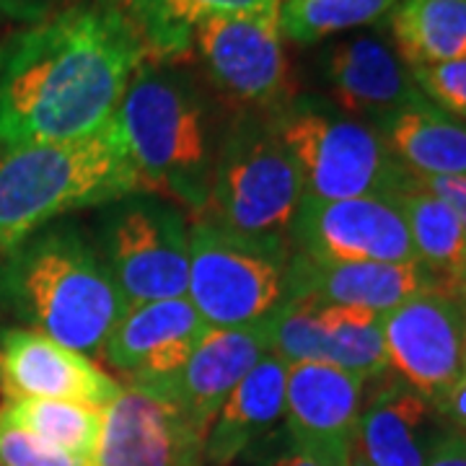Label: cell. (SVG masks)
Returning a JSON list of instances; mask_svg holds the SVG:
<instances>
[{
  "label": "cell",
  "instance_id": "cell-1",
  "mask_svg": "<svg viewBox=\"0 0 466 466\" xmlns=\"http://www.w3.org/2000/svg\"><path fill=\"white\" fill-rule=\"evenodd\" d=\"M146 52L116 0L52 11L0 45V150L101 133Z\"/></svg>",
  "mask_w": 466,
  "mask_h": 466
},
{
  "label": "cell",
  "instance_id": "cell-2",
  "mask_svg": "<svg viewBox=\"0 0 466 466\" xmlns=\"http://www.w3.org/2000/svg\"><path fill=\"white\" fill-rule=\"evenodd\" d=\"M0 311L76 352L101 355L127 303L94 238L57 220L0 251Z\"/></svg>",
  "mask_w": 466,
  "mask_h": 466
},
{
  "label": "cell",
  "instance_id": "cell-3",
  "mask_svg": "<svg viewBox=\"0 0 466 466\" xmlns=\"http://www.w3.org/2000/svg\"><path fill=\"white\" fill-rule=\"evenodd\" d=\"M116 130L130 153L140 192L208 213L213 182V127L208 104L168 63L143 60L116 106Z\"/></svg>",
  "mask_w": 466,
  "mask_h": 466
},
{
  "label": "cell",
  "instance_id": "cell-4",
  "mask_svg": "<svg viewBox=\"0 0 466 466\" xmlns=\"http://www.w3.org/2000/svg\"><path fill=\"white\" fill-rule=\"evenodd\" d=\"M133 192L140 179L115 122L78 143L0 150V251L73 210Z\"/></svg>",
  "mask_w": 466,
  "mask_h": 466
},
{
  "label": "cell",
  "instance_id": "cell-5",
  "mask_svg": "<svg viewBox=\"0 0 466 466\" xmlns=\"http://www.w3.org/2000/svg\"><path fill=\"white\" fill-rule=\"evenodd\" d=\"M267 119L293 156L306 198H397L412 187V171L389 153L376 127L324 96H293Z\"/></svg>",
  "mask_w": 466,
  "mask_h": 466
},
{
  "label": "cell",
  "instance_id": "cell-6",
  "mask_svg": "<svg viewBox=\"0 0 466 466\" xmlns=\"http://www.w3.org/2000/svg\"><path fill=\"white\" fill-rule=\"evenodd\" d=\"M290 254L288 238L247 236L210 216L195 218L187 299L210 329L265 321L288 296Z\"/></svg>",
  "mask_w": 466,
  "mask_h": 466
},
{
  "label": "cell",
  "instance_id": "cell-7",
  "mask_svg": "<svg viewBox=\"0 0 466 466\" xmlns=\"http://www.w3.org/2000/svg\"><path fill=\"white\" fill-rule=\"evenodd\" d=\"M300 200V171L267 115L241 112L218 143L205 216L247 236L288 238Z\"/></svg>",
  "mask_w": 466,
  "mask_h": 466
},
{
  "label": "cell",
  "instance_id": "cell-8",
  "mask_svg": "<svg viewBox=\"0 0 466 466\" xmlns=\"http://www.w3.org/2000/svg\"><path fill=\"white\" fill-rule=\"evenodd\" d=\"M91 238L127 309L187 296L189 223L174 202L150 192L106 202Z\"/></svg>",
  "mask_w": 466,
  "mask_h": 466
},
{
  "label": "cell",
  "instance_id": "cell-9",
  "mask_svg": "<svg viewBox=\"0 0 466 466\" xmlns=\"http://www.w3.org/2000/svg\"><path fill=\"white\" fill-rule=\"evenodd\" d=\"M192 50L210 84L249 112L272 115L296 96L278 24L249 16H210L195 26Z\"/></svg>",
  "mask_w": 466,
  "mask_h": 466
},
{
  "label": "cell",
  "instance_id": "cell-10",
  "mask_svg": "<svg viewBox=\"0 0 466 466\" xmlns=\"http://www.w3.org/2000/svg\"><path fill=\"white\" fill-rule=\"evenodd\" d=\"M290 249L317 262H417L407 220L394 198H348L299 205Z\"/></svg>",
  "mask_w": 466,
  "mask_h": 466
},
{
  "label": "cell",
  "instance_id": "cell-11",
  "mask_svg": "<svg viewBox=\"0 0 466 466\" xmlns=\"http://www.w3.org/2000/svg\"><path fill=\"white\" fill-rule=\"evenodd\" d=\"M389 370L435 401L464 376L466 306L441 290L422 293L383 314Z\"/></svg>",
  "mask_w": 466,
  "mask_h": 466
},
{
  "label": "cell",
  "instance_id": "cell-12",
  "mask_svg": "<svg viewBox=\"0 0 466 466\" xmlns=\"http://www.w3.org/2000/svg\"><path fill=\"white\" fill-rule=\"evenodd\" d=\"M269 352V319L231 327V329H208L198 350L161 381L133 386L171 404L179 415L208 435L220 407L233 394V389L247 379Z\"/></svg>",
  "mask_w": 466,
  "mask_h": 466
},
{
  "label": "cell",
  "instance_id": "cell-13",
  "mask_svg": "<svg viewBox=\"0 0 466 466\" xmlns=\"http://www.w3.org/2000/svg\"><path fill=\"white\" fill-rule=\"evenodd\" d=\"M122 389V383L84 352H76L26 327L0 329L3 401L63 400L106 410Z\"/></svg>",
  "mask_w": 466,
  "mask_h": 466
},
{
  "label": "cell",
  "instance_id": "cell-14",
  "mask_svg": "<svg viewBox=\"0 0 466 466\" xmlns=\"http://www.w3.org/2000/svg\"><path fill=\"white\" fill-rule=\"evenodd\" d=\"M205 441L171 404L127 386L104 410L96 466H205Z\"/></svg>",
  "mask_w": 466,
  "mask_h": 466
},
{
  "label": "cell",
  "instance_id": "cell-15",
  "mask_svg": "<svg viewBox=\"0 0 466 466\" xmlns=\"http://www.w3.org/2000/svg\"><path fill=\"white\" fill-rule=\"evenodd\" d=\"M208 329L187 296L150 300L130 306L119 317L101 348V358L116 373L127 376L130 386H146L182 368Z\"/></svg>",
  "mask_w": 466,
  "mask_h": 466
},
{
  "label": "cell",
  "instance_id": "cell-16",
  "mask_svg": "<svg viewBox=\"0 0 466 466\" xmlns=\"http://www.w3.org/2000/svg\"><path fill=\"white\" fill-rule=\"evenodd\" d=\"M319 78L327 99L345 115L373 125L376 119L425 101L410 67L376 34L339 39L319 55Z\"/></svg>",
  "mask_w": 466,
  "mask_h": 466
},
{
  "label": "cell",
  "instance_id": "cell-17",
  "mask_svg": "<svg viewBox=\"0 0 466 466\" xmlns=\"http://www.w3.org/2000/svg\"><path fill=\"white\" fill-rule=\"evenodd\" d=\"M433 290H441V283L420 262H317L293 251L285 299H314L327 306L363 309L383 317Z\"/></svg>",
  "mask_w": 466,
  "mask_h": 466
},
{
  "label": "cell",
  "instance_id": "cell-18",
  "mask_svg": "<svg viewBox=\"0 0 466 466\" xmlns=\"http://www.w3.org/2000/svg\"><path fill=\"white\" fill-rule=\"evenodd\" d=\"M366 379L332 363H299L285 381V441L296 449L350 453Z\"/></svg>",
  "mask_w": 466,
  "mask_h": 466
},
{
  "label": "cell",
  "instance_id": "cell-19",
  "mask_svg": "<svg viewBox=\"0 0 466 466\" xmlns=\"http://www.w3.org/2000/svg\"><path fill=\"white\" fill-rule=\"evenodd\" d=\"M449 433L433 401L401 379H386L363 401L352 456L363 466H425Z\"/></svg>",
  "mask_w": 466,
  "mask_h": 466
},
{
  "label": "cell",
  "instance_id": "cell-20",
  "mask_svg": "<svg viewBox=\"0 0 466 466\" xmlns=\"http://www.w3.org/2000/svg\"><path fill=\"white\" fill-rule=\"evenodd\" d=\"M288 366L267 352L220 407L205 441V464L231 466L283 428Z\"/></svg>",
  "mask_w": 466,
  "mask_h": 466
},
{
  "label": "cell",
  "instance_id": "cell-21",
  "mask_svg": "<svg viewBox=\"0 0 466 466\" xmlns=\"http://www.w3.org/2000/svg\"><path fill=\"white\" fill-rule=\"evenodd\" d=\"M146 60L174 63L192 52L195 26L210 16H249L278 24L280 0H116Z\"/></svg>",
  "mask_w": 466,
  "mask_h": 466
},
{
  "label": "cell",
  "instance_id": "cell-22",
  "mask_svg": "<svg viewBox=\"0 0 466 466\" xmlns=\"http://www.w3.org/2000/svg\"><path fill=\"white\" fill-rule=\"evenodd\" d=\"M389 153L417 177L466 174V122L443 115L431 101H417L376 119Z\"/></svg>",
  "mask_w": 466,
  "mask_h": 466
},
{
  "label": "cell",
  "instance_id": "cell-23",
  "mask_svg": "<svg viewBox=\"0 0 466 466\" xmlns=\"http://www.w3.org/2000/svg\"><path fill=\"white\" fill-rule=\"evenodd\" d=\"M415 177V174H412ZM401 216L407 220L417 262L433 272L446 296L464 303L466 296V223L443 200L417 187L400 192Z\"/></svg>",
  "mask_w": 466,
  "mask_h": 466
},
{
  "label": "cell",
  "instance_id": "cell-24",
  "mask_svg": "<svg viewBox=\"0 0 466 466\" xmlns=\"http://www.w3.org/2000/svg\"><path fill=\"white\" fill-rule=\"evenodd\" d=\"M389 29L407 67L466 60V0H400Z\"/></svg>",
  "mask_w": 466,
  "mask_h": 466
},
{
  "label": "cell",
  "instance_id": "cell-25",
  "mask_svg": "<svg viewBox=\"0 0 466 466\" xmlns=\"http://www.w3.org/2000/svg\"><path fill=\"white\" fill-rule=\"evenodd\" d=\"M0 412L55 449L84 461H96L104 410L63 400H18L3 401Z\"/></svg>",
  "mask_w": 466,
  "mask_h": 466
},
{
  "label": "cell",
  "instance_id": "cell-26",
  "mask_svg": "<svg viewBox=\"0 0 466 466\" xmlns=\"http://www.w3.org/2000/svg\"><path fill=\"white\" fill-rule=\"evenodd\" d=\"M324 324V363L350 370L366 381L389 373L383 345V317L363 309L321 303Z\"/></svg>",
  "mask_w": 466,
  "mask_h": 466
},
{
  "label": "cell",
  "instance_id": "cell-27",
  "mask_svg": "<svg viewBox=\"0 0 466 466\" xmlns=\"http://www.w3.org/2000/svg\"><path fill=\"white\" fill-rule=\"evenodd\" d=\"M400 0H280L278 29L283 39L317 45L389 16Z\"/></svg>",
  "mask_w": 466,
  "mask_h": 466
},
{
  "label": "cell",
  "instance_id": "cell-28",
  "mask_svg": "<svg viewBox=\"0 0 466 466\" xmlns=\"http://www.w3.org/2000/svg\"><path fill=\"white\" fill-rule=\"evenodd\" d=\"M0 466H96L55 449L0 412Z\"/></svg>",
  "mask_w": 466,
  "mask_h": 466
},
{
  "label": "cell",
  "instance_id": "cell-29",
  "mask_svg": "<svg viewBox=\"0 0 466 466\" xmlns=\"http://www.w3.org/2000/svg\"><path fill=\"white\" fill-rule=\"evenodd\" d=\"M420 94L443 115L466 122V60L410 67Z\"/></svg>",
  "mask_w": 466,
  "mask_h": 466
},
{
  "label": "cell",
  "instance_id": "cell-30",
  "mask_svg": "<svg viewBox=\"0 0 466 466\" xmlns=\"http://www.w3.org/2000/svg\"><path fill=\"white\" fill-rule=\"evenodd\" d=\"M415 182L425 192L446 202L466 223V174H459V177H417L415 174Z\"/></svg>",
  "mask_w": 466,
  "mask_h": 466
},
{
  "label": "cell",
  "instance_id": "cell-31",
  "mask_svg": "<svg viewBox=\"0 0 466 466\" xmlns=\"http://www.w3.org/2000/svg\"><path fill=\"white\" fill-rule=\"evenodd\" d=\"M285 438V435H283ZM352 453V451H350ZM350 453H332V451H306L290 446L288 441L269 466H350Z\"/></svg>",
  "mask_w": 466,
  "mask_h": 466
},
{
  "label": "cell",
  "instance_id": "cell-32",
  "mask_svg": "<svg viewBox=\"0 0 466 466\" xmlns=\"http://www.w3.org/2000/svg\"><path fill=\"white\" fill-rule=\"evenodd\" d=\"M433 407L453 433L466 435V373L456 383H451L433 401Z\"/></svg>",
  "mask_w": 466,
  "mask_h": 466
},
{
  "label": "cell",
  "instance_id": "cell-33",
  "mask_svg": "<svg viewBox=\"0 0 466 466\" xmlns=\"http://www.w3.org/2000/svg\"><path fill=\"white\" fill-rule=\"evenodd\" d=\"M425 466H466V435L451 431L431 453Z\"/></svg>",
  "mask_w": 466,
  "mask_h": 466
},
{
  "label": "cell",
  "instance_id": "cell-34",
  "mask_svg": "<svg viewBox=\"0 0 466 466\" xmlns=\"http://www.w3.org/2000/svg\"><path fill=\"white\" fill-rule=\"evenodd\" d=\"M55 0H0V16L21 18V21H39L50 16Z\"/></svg>",
  "mask_w": 466,
  "mask_h": 466
},
{
  "label": "cell",
  "instance_id": "cell-35",
  "mask_svg": "<svg viewBox=\"0 0 466 466\" xmlns=\"http://www.w3.org/2000/svg\"><path fill=\"white\" fill-rule=\"evenodd\" d=\"M350 466H363V464H360V461H358V459H355V456L350 453Z\"/></svg>",
  "mask_w": 466,
  "mask_h": 466
},
{
  "label": "cell",
  "instance_id": "cell-36",
  "mask_svg": "<svg viewBox=\"0 0 466 466\" xmlns=\"http://www.w3.org/2000/svg\"><path fill=\"white\" fill-rule=\"evenodd\" d=\"M0 404H3V394H0Z\"/></svg>",
  "mask_w": 466,
  "mask_h": 466
},
{
  "label": "cell",
  "instance_id": "cell-37",
  "mask_svg": "<svg viewBox=\"0 0 466 466\" xmlns=\"http://www.w3.org/2000/svg\"><path fill=\"white\" fill-rule=\"evenodd\" d=\"M464 373H466V360H464Z\"/></svg>",
  "mask_w": 466,
  "mask_h": 466
},
{
  "label": "cell",
  "instance_id": "cell-38",
  "mask_svg": "<svg viewBox=\"0 0 466 466\" xmlns=\"http://www.w3.org/2000/svg\"><path fill=\"white\" fill-rule=\"evenodd\" d=\"M464 306H466V296H464Z\"/></svg>",
  "mask_w": 466,
  "mask_h": 466
}]
</instances>
